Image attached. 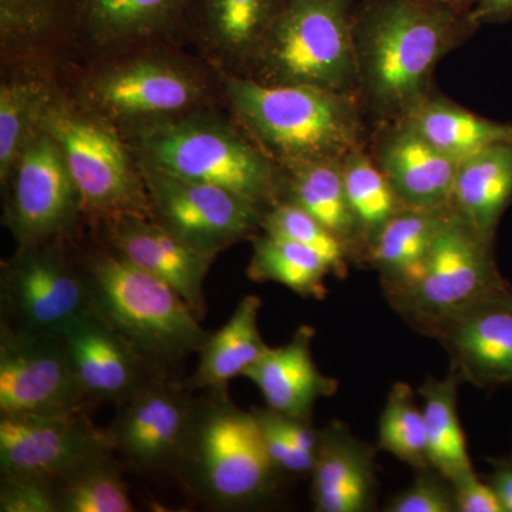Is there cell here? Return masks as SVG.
Returning a JSON list of instances; mask_svg holds the SVG:
<instances>
[{
    "label": "cell",
    "instance_id": "16",
    "mask_svg": "<svg viewBox=\"0 0 512 512\" xmlns=\"http://www.w3.org/2000/svg\"><path fill=\"white\" fill-rule=\"evenodd\" d=\"M198 9L200 0H79L73 63L133 46H191Z\"/></svg>",
    "mask_w": 512,
    "mask_h": 512
},
{
    "label": "cell",
    "instance_id": "42",
    "mask_svg": "<svg viewBox=\"0 0 512 512\" xmlns=\"http://www.w3.org/2000/svg\"><path fill=\"white\" fill-rule=\"evenodd\" d=\"M470 18L476 28L511 22L512 0H477Z\"/></svg>",
    "mask_w": 512,
    "mask_h": 512
},
{
    "label": "cell",
    "instance_id": "28",
    "mask_svg": "<svg viewBox=\"0 0 512 512\" xmlns=\"http://www.w3.org/2000/svg\"><path fill=\"white\" fill-rule=\"evenodd\" d=\"M261 306L259 296H245L228 322L211 333L198 352L197 369L183 380L188 389L228 393V383L234 377L244 376L249 367L261 359L269 348L259 330Z\"/></svg>",
    "mask_w": 512,
    "mask_h": 512
},
{
    "label": "cell",
    "instance_id": "8",
    "mask_svg": "<svg viewBox=\"0 0 512 512\" xmlns=\"http://www.w3.org/2000/svg\"><path fill=\"white\" fill-rule=\"evenodd\" d=\"M42 128L62 150L89 227L121 215L151 218L140 168L116 127L76 103L64 87Z\"/></svg>",
    "mask_w": 512,
    "mask_h": 512
},
{
    "label": "cell",
    "instance_id": "9",
    "mask_svg": "<svg viewBox=\"0 0 512 512\" xmlns=\"http://www.w3.org/2000/svg\"><path fill=\"white\" fill-rule=\"evenodd\" d=\"M76 237L16 247L0 266V328L59 335L93 312Z\"/></svg>",
    "mask_w": 512,
    "mask_h": 512
},
{
    "label": "cell",
    "instance_id": "30",
    "mask_svg": "<svg viewBox=\"0 0 512 512\" xmlns=\"http://www.w3.org/2000/svg\"><path fill=\"white\" fill-rule=\"evenodd\" d=\"M421 136L457 163L512 138V123L485 119L454 101L429 94L404 119Z\"/></svg>",
    "mask_w": 512,
    "mask_h": 512
},
{
    "label": "cell",
    "instance_id": "26",
    "mask_svg": "<svg viewBox=\"0 0 512 512\" xmlns=\"http://www.w3.org/2000/svg\"><path fill=\"white\" fill-rule=\"evenodd\" d=\"M512 201V138L458 163L451 208L478 234L495 241Z\"/></svg>",
    "mask_w": 512,
    "mask_h": 512
},
{
    "label": "cell",
    "instance_id": "14",
    "mask_svg": "<svg viewBox=\"0 0 512 512\" xmlns=\"http://www.w3.org/2000/svg\"><path fill=\"white\" fill-rule=\"evenodd\" d=\"M183 382L157 377L119 404L107 427L114 456L143 473L177 471L197 396Z\"/></svg>",
    "mask_w": 512,
    "mask_h": 512
},
{
    "label": "cell",
    "instance_id": "6",
    "mask_svg": "<svg viewBox=\"0 0 512 512\" xmlns=\"http://www.w3.org/2000/svg\"><path fill=\"white\" fill-rule=\"evenodd\" d=\"M175 476L198 503L234 511L268 500L281 473L252 410L239 409L228 393L207 392L197 397Z\"/></svg>",
    "mask_w": 512,
    "mask_h": 512
},
{
    "label": "cell",
    "instance_id": "22",
    "mask_svg": "<svg viewBox=\"0 0 512 512\" xmlns=\"http://www.w3.org/2000/svg\"><path fill=\"white\" fill-rule=\"evenodd\" d=\"M64 90V66L53 60L3 62L0 73V185L26 143L42 128Z\"/></svg>",
    "mask_w": 512,
    "mask_h": 512
},
{
    "label": "cell",
    "instance_id": "21",
    "mask_svg": "<svg viewBox=\"0 0 512 512\" xmlns=\"http://www.w3.org/2000/svg\"><path fill=\"white\" fill-rule=\"evenodd\" d=\"M286 0H200L192 52L215 69L247 76Z\"/></svg>",
    "mask_w": 512,
    "mask_h": 512
},
{
    "label": "cell",
    "instance_id": "1",
    "mask_svg": "<svg viewBox=\"0 0 512 512\" xmlns=\"http://www.w3.org/2000/svg\"><path fill=\"white\" fill-rule=\"evenodd\" d=\"M476 29L470 15L427 0H366L353 20L363 106L382 124L406 119L441 60Z\"/></svg>",
    "mask_w": 512,
    "mask_h": 512
},
{
    "label": "cell",
    "instance_id": "23",
    "mask_svg": "<svg viewBox=\"0 0 512 512\" xmlns=\"http://www.w3.org/2000/svg\"><path fill=\"white\" fill-rule=\"evenodd\" d=\"M375 448L346 424L333 421L320 429L311 471L312 501L319 512H365L376 503Z\"/></svg>",
    "mask_w": 512,
    "mask_h": 512
},
{
    "label": "cell",
    "instance_id": "12",
    "mask_svg": "<svg viewBox=\"0 0 512 512\" xmlns=\"http://www.w3.org/2000/svg\"><path fill=\"white\" fill-rule=\"evenodd\" d=\"M137 165L146 184L151 218L202 254L217 258L261 232L264 211L234 192Z\"/></svg>",
    "mask_w": 512,
    "mask_h": 512
},
{
    "label": "cell",
    "instance_id": "7",
    "mask_svg": "<svg viewBox=\"0 0 512 512\" xmlns=\"http://www.w3.org/2000/svg\"><path fill=\"white\" fill-rule=\"evenodd\" d=\"M353 0H286L248 79L357 93Z\"/></svg>",
    "mask_w": 512,
    "mask_h": 512
},
{
    "label": "cell",
    "instance_id": "35",
    "mask_svg": "<svg viewBox=\"0 0 512 512\" xmlns=\"http://www.w3.org/2000/svg\"><path fill=\"white\" fill-rule=\"evenodd\" d=\"M377 443L380 450L387 451L416 471L431 467L423 409L417 406L409 384H393L380 416Z\"/></svg>",
    "mask_w": 512,
    "mask_h": 512
},
{
    "label": "cell",
    "instance_id": "40",
    "mask_svg": "<svg viewBox=\"0 0 512 512\" xmlns=\"http://www.w3.org/2000/svg\"><path fill=\"white\" fill-rule=\"evenodd\" d=\"M451 484L457 512H503L493 488L478 477L474 468L458 476Z\"/></svg>",
    "mask_w": 512,
    "mask_h": 512
},
{
    "label": "cell",
    "instance_id": "37",
    "mask_svg": "<svg viewBox=\"0 0 512 512\" xmlns=\"http://www.w3.org/2000/svg\"><path fill=\"white\" fill-rule=\"evenodd\" d=\"M410 487L387 504V512H457L453 484L433 467L416 471Z\"/></svg>",
    "mask_w": 512,
    "mask_h": 512
},
{
    "label": "cell",
    "instance_id": "3",
    "mask_svg": "<svg viewBox=\"0 0 512 512\" xmlns=\"http://www.w3.org/2000/svg\"><path fill=\"white\" fill-rule=\"evenodd\" d=\"M222 80L229 113L282 171L342 161L363 146V103L357 93L264 84L225 73Z\"/></svg>",
    "mask_w": 512,
    "mask_h": 512
},
{
    "label": "cell",
    "instance_id": "29",
    "mask_svg": "<svg viewBox=\"0 0 512 512\" xmlns=\"http://www.w3.org/2000/svg\"><path fill=\"white\" fill-rule=\"evenodd\" d=\"M282 200L311 214L345 244L352 258H365V241L350 210L340 161H320L285 170Z\"/></svg>",
    "mask_w": 512,
    "mask_h": 512
},
{
    "label": "cell",
    "instance_id": "17",
    "mask_svg": "<svg viewBox=\"0 0 512 512\" xmlns=\"http://www.w3.org/2000/svg\"><path fill=\"white\" fill-rule=\"evenodd\" d=\"M450 356L451 370L480 387L512 384V285L505 281L431 333Z\"/></svg>",
    "mask_w": 512,
    "mask_h": 512
},
{
    "label": "cell",
    "instance_id": "24",
    "mask_svg": "<svg viewBox=\"0 0 512 512\" xmlns=\"http://www.w3.org/2000/svg\"><path fill=\"white\" fill-rule=\"evenodd\" d=\"M313 338L315 329L302 325L286 345L266 349L261 359L244 373L258 387L269 409L312 420L319 399L338 392V380L323 375L313 360Z\"/></svg>",
    "mask_w": 512,
    "mask_h": 512
},
{
    "label": "cell",
    "instance_id": "27",
    "mask_svg": "<svg viewBox=\"0 0 512 512\" xmlns=\"http://www.w3.org/2000/svg\"><path fill=\"white\" fill-rule=\"evenodd\" d=\"M450 208H404L370 242L365 258L379 271L387 299L419 281L441 221Z\"/></svg>",
    "mask_w": 512,
    "mask_h": 512
},
{
    "label": "cell",
    "instance_id": "19",
    "mask_svg": "<svg viewBox=\"0 0 512 512\" xmlns=\"http://www.w3.org/2000/svg\"><path fill=\"white\" fill-rule=\"evenodd\" d=\"M62 336L90 406H119L157 377H164L97 313L74 320Z\"/></svg>",
    "mask_w": 512,
    "mask_h": 512
},
{
    "label": "cell",
    "instance_id": "2",
    "mask_svg": "<svg viewBox=\"0 0 512 512\" xmlns=\"http://www.w3.org/2000/svg\"><path fill=\"white\" fill-rule=\"evenodd\" d=\"M185 49L154 43L69 64L64 87L119 133L195 111L228 109L220 70Z\"/></svg>",
    "mask_w": 512,
    "mask_h": 512
},
{
    "label": "cell",
    "instance_id": "10",
    "mask_svg": "<svg viewBox=\"0 0 512 512\" xmlns=\"http://www.w3.org/2000/svg\"><path fill=\"white\" fill-rule=\"evenodd\" d=\"M494 242L450 208L431 245L423 275L389 302L409 325L430 336L448 319L504 284Z\"/></svg>",
    "mask_w": 512,
    "mask_h": 512
},
{
    "label": "cell",
    "instance_id": "34",
    "mask_svg": "<svg viewBox=\"0 0 512 512\" xmlns=\"http://www.w3.org/2000/svg\"><path fill=\"white\" fill-rule=\"evenodd\" d=\"M59 512H131L134 505L114 454L97 458L56 483Z\"/></svg>",
    "mask_w": 512,
    "mask_h": 512
},
{
    "label": "cell",
    "instance_id": "20",
    "mask_svg": "<svg viewBox=\"0 0 512 512\" xmlns=\"http://www.w3.org/2000/svg\"><path fill=\"white\" fill-rule=\"evenodd\" d=\"M370 156L404 207L430 211L451 207L457 161L431 146L407 121L382 124Z\"/></svg>",
    "mask_w": 512,
    "mask_h": 512
},
{
    "label": "cell",
    "instance_id": "38",
    "mask_svg": "<svg viewBox=\"0 0 512 512\" xmlns=\"http://www.w3.org/2000/svg\"><path fill=\"white\" fill-rule=\"evenodd\" d=\"M0 511L59 512L56 484L42 478L0 474Z\"/></svg>",
    "mask_w": 512,
    "mask_h": 512
},
{
    "label": "cell",
    "instance_id": "15",
    "mask_svg": "<svg viewBox=\"0 0 512 512\" xmlns=\"http://www.w3.org/2000/svg\"><path fill=\"white\" fill-rule=\"evenodd\" d=\"M62 333L29 335L0 328V413L89 410Z\"/></svg>",
    "mask_w": 512,
    "mask_h": 512
},
{
    "label": "cell",
    "instance_id": "39",
    "mask_svg": "<svg viewBox=\"0 0 512 512\" xmlns=\"http://www.w3.org/2000/svg\"><path fill=\"white\" fill-rule=\"evenodd\" d=\"M252 413L255 414L259 427H261L266 453L274 463L276 470L281 474H291V476L311 474L316 454L308 453L286 439L284 433L276 427L272 420L268 407L266 409L254 407Z\"/></svg>",
    "mask_w": 512,
    "mask_h": 512
},
{
    "label": "cell",
    "instance_id": "32",
    "mask_svg": "<svg viewBox=\"0 0 512 512\" xmlns=\"http://www.w3.org/2000/svg\"><path fill=\"white\" fill-rule=\"evenodd\" d=\"M247 275L254 282L284 285L302 298L322 301L328 295L326 278L332 275L325 261L298 242L259 232L251 239Z\"/></svg>",
    "mask_w": 512,
    "mask_h": 512
},
{
    "label": "cell",
    "instance_id": "31",
    "mask_svg": "<svg viewBox=\"0 0 512 512\" xmlns=\"http://www.w3.org/2000/svg\"><path fill=\"white\" fill-rule=\"evenodd\" d=\"M460 384L461 380L450 372L446 379L427 377L419 389L423 397L421 409L426 424L427 457L430 466L450 483L474 468L458 419L457 393Z\"/></svg>",
    "mask_w": 512,
    "mask_h": 512
},
{
    "label": "cell",
    "instance_id": "25",
    "mask_svg": "<svg viewBox=\"0 0 512 512\" xmlns=\"http://www.w3.org/2000/svg\"><path fill=\"white\" fill-rule=\"evenodd\" d=\"M79 36V0H0V63L74 62Z\"/></svg>",
    "mask_w": 512,
    "mask_h": 512
},
{
    "label": "cell",
    "instance_id": "13",
    "mask_svg": "<svg viewBox=\"0 0 512 512\" xmlns=\"http://www.w3.org/2000/svg\"><path fill=\"white\" fill-rule=\"evenodd\" d=\"M113 453L107 429L89 410L57 413H0V474L57 483Z\"/></svg>",
    "mask_w": 512,
    "mask_h": 512
},
{
    "label": "cell",
    "instance_id": "43",
    "mask_svg": "<svg viewBox=\"0 0 512 512\" xmlns=\"http://www.w3.org/2000/svg\"><path fill=\"white\" fill-rule=\"evenodd\" d=\"M427 2L446 6V8L456 10V12L470 15L473 12L474 6H476L477 0H427Z\"/></svg>",
    "mask_w": 512,
    "mask_h": 512
},
{
    "label": "cell",
    "instance_id": "18",
    "mask_svg": "<svg viewBox=\"0 0 512 512\" xmlns=\"http://www.w3.org/2000/svg\"><path fill=\"white\" fill-rule=\"evenodd\" d=\"M94 237L104 247L141 271L156 276L183 296L192 311L204 319V284L214 256L185 244L150 217L121 215L92 225Z\"/></svg>",
    "mask_w": 512,
    "mask_h": 512
},
{
    "label": "cell",
    "instance_id": "11",
    "mask_svg": "<svg viewBox=\"0 0 512 512\" xmlns=\"http://www.w3.org/2000/svg\"><path fill=\"white\" fill-rule=\"evenodd\" d=\"M2 222L16 247L76 237L82 200L62 150L46 130L30 138L2 185Z\"/></svg>",
    "mask_w": 512,
    "mask_h": 512
},
{
    "label": "cell",
    "instance_id": "4",
    "mask_svg": "<svg viewBox=\"0 0 512 512\" xmlns=\"http://www.w3.org/2000/svg\"><path fill=\"white\" fill-rule=\"evenodd\" d=\"M120 134L138 164L217 185L264 212L282 200L284 171L256 147L228 109L195 111Z\"/></svg>",
    "mask_w": 512,
    "mask_h": 512
},
{
    "label": "cell",
    "instance_id": "5",
    "mask_svg": "<svg viewBox=\"0 0 512 512\" xmlns=\"http://www.w3.org/2000/svg\"><path fill=\"white\" fill-rule=\"evenodd\" d=\"M80 254L93 312L160 375L171 379V369L200 352L211 333L180 293L99 241L96 247L80 248Z\"/></svg>",
    "mask_w": 512,
    "mask_h": 512
},
{
    "label": "cell",
    "instance_id": "33",
    "mask_svg": "<svg viewBox=\"0 0 512 512\" xmlns=\"http://www.w3.org/2000/svg\"><path fill=\"white\" fill-rule=\"evenodd\" d=\"M340 168L350 210L362 232L367 252L380 229L406 207L363 146L346 154L340 161Z\"/></svg>",
    "mask_w": 512,
    "mask_h": 512
},
{
    "label": "cell",
    "instance_id": "41",
    "mask_svg": "<svg viewBox=\"0 0 512 512\" xmlns=\"http://www.w3.org/2000/svg\"><path fill=\"white\" fill-rule=\"evenodd\" d=\"M490 463L493 471L485 481L493 488L503 512H512V454L491 458Z\"/></svg>",
    "mask_w": 512,
    "mask_h": 512
},
{
    "label": "cell",
    "instance_id": "36",
    "mask_svg": "<svg viewBox=\"0 0 512 512\" xmlns=\"http://www.w3.org/2000/svg\"><path fill=\"white\" fill-rule=\"evenodd\" d=\"M261 231L298 242L328 264L332 275L345 279L352 259L349 249L311 214L291 201L281 200L262 214Z\"/></svg>",
    "mask_w": 512,
    "mask_h": 512
}]
</instances>
